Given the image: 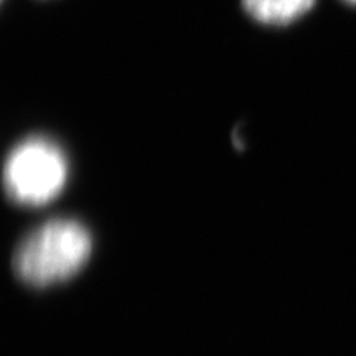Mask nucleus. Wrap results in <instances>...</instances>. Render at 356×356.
Here are the masks:
<instances>
[{"mask_svg":"<svg viewBox=\"0 0 356 356\" xmlns=\"http://www.w3.org/2000/svg\"><path fill=\"white\" fill-rule=\"evenodd\" d=\"M92 252V236L81 221L54 218L19 242L13 266L19 280L44 288L79 273Z\"/></svg>","mask_w":356,"mask_h":356,"instance_id":"nucleus-1","label":"nucleus"},{"mask_svg":"<svg viewBox=\"0 0 356 356\" xmlns=\"http://www.w3.org/2000/svg\"><path fill=\"white\" fill-rule=\"evenodd\" d=\"M69 180V159L60 144L29 137L9 152L3 166L5 192L22 207H42L57 199Z\"/></svg>","mask_w":356,"mask_h":356,"instance_id":"nucleus-2","label":"nucleus"},{"mask_svg":"<svg viewBox=\"0 0 356 356\" xmlns=\"http://www.w3.org/2000/svg\"><path fill=\"white\" fill-rule=\"evenodd\" d=\"M316 0H242L248 15L263 24L286 26L314 8Z\"/></svg>","mask_w":356,"mask_h":356,"instance_id":"nucleus-3","label":"nucleus"},{"mask_svg":"<svg viewBox=\"0 0 356 356\" xmlns=\"http://www.w3.org/2000/svg\"><path fill=\"white\" fill-rule=\"evenodd\" d=\"M344 2H348L350 5H356V0H344Z\"/></svg>","mask_w":356,"mask_h":356,"instance_id":"nucleus-4","label":"nucleus"}]
</instances>
